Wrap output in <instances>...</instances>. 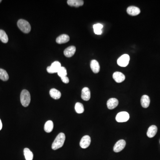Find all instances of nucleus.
<instances>
[{
  "label": "nucleus",
  "instance_id": "9b49d317",
  "mask_svg": "<svg viewBox=\"0 0 160 160\" xmlns=\"http://www.w3.org/2000/svg\"><path fill=\"white\" fill-rule=\"evenodd\" d=\"M118 104V100L115 98H110L107 101V106L109 109H112L115 108Z\"/></svg>",
  "mask_w": 160,
  "mask_h": 160
},
{
  "label": "nucleus",
  "instance_id": "39448f33",
  "mask_svg": "<svg viewBox=\"0 0 160 160\" xmlns=\"http://www.w3.org/2000/svg\"><path fill=\"white\" fill-rule=\"evenodd\" d=\"M129 114L126 112H121L117 113L116 120L118 123H125L129 120Z\"/></svg>",
  "mask_w": 160,
  "mask_h": 160
},
{
  "label": "nucleus",
  "instance_id": "393cba45",
  "mask_svg": "<svg viewBox=\"0 0 160 160\" xmlns=\"http://www.w3.org/2000/svg\"><path fill=\"white\" fill-rule=\"evenodd\" d=\"M75 109L76 112L79 114L82 113L84 112V107L82 104L77 102L75 106Z\"/></svg>",
  "mask_w": 160,
  "mask_h": 160
},
{
  "label": "nucleus",
  "instance_id": "5701e85b",
  "mask_svg": "<svg viewBox=\"0 0 160 160\" xmlns=\"http://www.w3.org/2000/svg\"><path fill=\"white\" fill-rule=\"evenodd\" d=\"M9 78L8 73L5 70L0 69V79L3 81H7Z\"/></svg>",
  "mask_w": 160,
  "mask_h": 160
},
{
  "label": "nucleus",
  "instance_id": "ddd939ff",
  "mask_svg": "<svg viewBox=\"0 0 160 160\" xmlns=\"http://www.w3.org/2000/svg\"><path fill=\"white\" fill-rule=\"evenodd\" d=\"M76 50V49L74 46H70L65 49L64 51V55L67 58H70L74 55L75 53Z\"/></svg>",
  "mask_w": 160,
  "mask_h": 160
},
{
  "label": "nucleus",
  "instance_id": "cd10ccee",
  "mask_svg": "<svg viewBox=\"0 0 160 160\" xmlns=\"http://www.w3.org/2000/svg\"><path fill=\"white\" fill-rule=\"evenodd\" d=\"M2 123L1 122V120L0 119V130L2 129Z\"/></svg>",
  "mask_w": 160,
  "mask_h": 160
},
{
  "label": "nucleus",
  "instance_id": "4468645a",
  "mask_svg": "<svg viewBox=\"0 0 160 160\" xmlns=\"http://www.w3.org/2000/svg\"><path fill=\"white\" fill-rule=\"evenodd\" d=\"M90 67L92 70L94 74H98L99 72L100 66L99 63L96 60H92L90 63Z\"/></svg>",
  "mask_w": 160,
  "mask_h": 160
},
{
  "label": "nucleus",
  "instance_id": "b1692460",
  "mask_svg": "<svg viewBox=\"0 0 160 160\" xmlns=\"http://www.w3.org/2000/svg\"><path fill=\"white\" fill-rule=\"evenodd\" d=\"M0 40L4 43H7L9 40L8 36L5 31L1 29H0Z\"/></svg>",
  "mask_w": 160,
  "mask_h": 160
},
{
  "label": "nucleus",
  "instance_id": "4be33fe9",
  "mask_svg": "<svg viewBox=\"0 0 160 160\" xmlns=\"http://www.w3.org/2000/svg\"><path fill=\"white\" fill-rule=\"evenodd\" d=\"M24 154L26 160H33V155L32 151L29 149L27 148L24 149Z\"/></svg>",
  "mask_w": 160,
  "mask_h": 160
},
{
  "label": "nucleus",
  "instance_id": "9d476101",
  "mask_svg": "<svg viewBox=\"0 0 160 160\" xmlns=\"http://www.w3.org/2000/svg\"><path fill=\"white\" fill-rule=\"evenodd\" d=\"M127 13L129 15L132 16H135L141 13V10L139 8L134 6H130L127 9Z\"/></svg>",
  "mask_w": 160,
  "mask_h": 160
},
{
  "label": "nucleus",
  "instance_id": "a878e982",
  "mask_svg": "<svg viewBox=\"0 0 160 160\" xmlns=\"http://www.w3.org/2000/svg\"><path fill=\"white\" fill-rule=\"evenodd\" d=\"M57 73H58V75L61 78L62 77H66L67 75L66 69L64 67H61Z\"/></svg>",
  "mask_w": 160,
  "mask_h": 160
},
{
  "label": "nucleus",
  "instance_id": "bb28decb",
  "mask_svg": "<svg viewBox=\"0 0 160 160\" xmlns=\"http://www.w3.org/2000/svg\"><path fill=\"white\" fill-rule=\"evenodd\" d=\"M61 79H62L63 82H64V83L67 84L70 82L69 78L67 77V76L62 77V78H61Z\"/></svg>",
  "mask_w": 160,
  "mask_h": 160
},
{
  "label": "nucleus",
  "instance_id": "f03ea898",
  "mask_svg": "<svg viewBox=\"0 0 160 160\" xmlns=\"http://www.w3.org/2000/svg\"><path fill=\"white\" fill-rule=\"evenodd\" d=\"M20 100L21 103L23 106H28L31 101V96L29 92L27 90H23L21 92Z\"/></svg>",
  "mask_w": 160,
  "mask_h": 160
},
{
  "label": "nucleus",
  "instance_id": "c85d7f7f",
  "mask_svg": "<svg viewBox=\"0 0 160 160\" xmlns=\"http://www.w3.org/2000/svg\"><path fill=\"white\" fill-rule=\"evenodd\" d=\"M1 1H1V0H0V3H1Z\"/></svg>",
  "mask_w": 160,
  "mask_h": 160
},
{
  "label": "nucleus",
  "instance_id": "f3484780",
  "mask_svg": "<svg viewBox=\"0 0 160 160\" xmlns=\"http://www.w3.org/2000/svg\"><path fill=\"white\" fill-rule=\"evenodd\" d=\"M150 100L149 96L146 95L142 96L141 100V106L144 108H147L149 106Z\"/></svg>",
  "mask_w": 160,
  "mask_h": 160
},
{
  "label": "nucleus",
  "instance_id": "6ab92c4d",
  "mask_svg": "<svg viewBox=\"0 0 160 160\" xmlns=\"http://www.w3.org/2000/svg\"><path fill=\"white\" fill-rule=\"evenodd\" d=\"M50 94L51 98L55 100L59 99L61 97V92L56 89H51L50 91Z\"/></svg>",
  "mask_w": 160,
  "mask_h": 160
},
{
  "label": "nucleus",
  "instance_id": "6e6552de",
  "mask_svg": "<svg viewBox=\"0 0 160 160\" xmlns=\"http://www.w3.org/2000/svg\"><path fill=\"white\" fill-rule=\"evenodd\" d=\"M90 137L88 135L84 136L80 142V145L82 148L86 149L90 146Z\"/></svg>",
  "mask_w": 160,
  "mask_h": 160
},
{
  "label": "nucleus",
  "instance_id": "7ed1b4c3",
  "mask_svg": "<svg viewBox=\"0 0 160 160\" xmlns=\"http://www.w3.org/2000/svg\"><path fill=\"white\" fill-rule=\"evenodd\" d=\"M17 25L20 30L25 33H28L31 31V25L26 20L20 19L17 21Z\"/></svg>",
  "mask_w": 160,
  "mask_h": 160
},
{
  "label": "nucleus",
  "instance_id": "2eb2a0df",
  "mask_svg": "<svg viewBox=\"0 0 160 160\" xmlns=\"http://www.w3.org/2000/svg\"><path fill=\"white\" fill-rule=\"evenodd\" d=\"M70 37L67 34H62L58 37L56 39V42L59 44L67 43L70 41Z\"/></svg>",
  "mask_w": 160,
  "mask_h": 160
},
{
  "label": "nucleus",
  "instance_id": "423d86ee",
  "mask_svg": "<svg viewBox=\"0 0 160 160\" xmlns=\"http://www.w3.org/2000/svg\"><path fill=\"white\" fill-rule=\"evenodd\" d=\"M62 66L60 62L55 61L47 68V71L50 74H54L58 73V71L60 69Z\"/></svg>",
  "mask_w": 160,
  "mask_h": 160
},
{
  "label": "nucleus",
  "instance_id": "f257e3e1",
  "mask_svg": "<svg viewBox=\"0 0 160 160\" xmlns=\"http://www.w3.org/2000/svg\"><path fill=\"white\" fill-rule=\"evenodd\" d=\"M66 140L65 134L62 133L58 134L52 144V148L54 150H57L62 147Z\"/></svg>",
  "mask_w": 160,
  "mask_h": 160
},
{
  "label": "nucleus",
  "instance_id": "0eeeda50",
  "mask_svg": "<svg viewBox=\"0 0 160 160\" xmlns=\"http://www.w3.org/2000/svg\"><path fill=\"white\" fill-rule=\"evenodd\" d=\"M126 142L124 140H120L116 142L113 147V151L115 153H118L122 151L125 147Z\"/></svg>",
  "mask_w": 160,
  "mask_h": 160
},
{
  "label": "nucleus",
  "instance_id": "20e7f679",
  "mask_svg": "<svg viewBox=\"0 0 160 160\" xmlns=\"http://www.w3.org/2000/svg\"><path fill=\"white\" fill-rule=\"evenodd\" d=\"M130 58L129 55L128 54H123L121 56L117 61V63L120 66L125 67L127 66L129 63Z\"/></svg>",
  "mask_w": 160,
  "mask_h": 160
},
{
  "label": "nucleus",
  "instance_id": "dca6fc26",
  "mask_svg": "<svg viewBox=\"0 0 160 160\" xmlns=\"http://www.w3.org/2000/svg\"><path fill=\"white\" fill-rule=\"evenodd\" d=\"M157 132V128L156 125H151L149 128L147 132V136L149 138L154 137Z\"/></svg>",
  "mask_w": 160,
  "mask_h": 160
},
{
  "label": "nucleus",
  "instance_id": "a211bd4d",
  "mask_svg": "<svg viewBox=\"0 0 160 160\" xmlns=\"http://www.w3.org/2000/svg\"><path fill=\"white\" fill-rule=\"evenodd\" d=\"M67 4L72 7H78L83 5L84 1L82 0H68Z\"/></svg>",
  "mask_w": 160,
  "mask_h": 160
},
{
  "label": "nucleus",
  "instance_id": "1a4fd4ad",
  "mask_svg": "<svg viewBox=\"0 0 160 160\" xmlns=\"http://www.w3.org/2000/svg\"><path fill=\"white\" fill-rule=\"evenodd\" d=\"M112 78L116 82L121 83L123 82L125 79V76L123 73L119 72H116L113 73Z\"/></svg>",
  "mask_w": 160,
  "mask_h": 160
},
{
  "label": "nucleus",
  "instance_id": "f8f14e48",
  "mask_svg": "<svg viewBox=\"0 0 160 160\" xmlns=\"http://www.w3.org/2000/svg\"><path fill=\"white\" fill-rule=\"evenodd\" d=\"M81 97L83 100L86 101H88L90 99V91L88 88L84 87L82 89Z\"/></svg>",
  "mask_w": 160,
  "mask_h": 160
},
{
  "label": "nucleus",
  "instance_id": "aec40b11",
  "mask_svg": "<svg viewBox=\"0 0 160 160\" xmlns=\"http://www.w3.org/2000/svg\"><path fill=\"white\" fill-rule=\"evenodd\" d=\"M54 129V123L52 121H48L45 124L44 130L46 133L51 132Z\"/></svg>",
  "mask_w": 160,
  "mask_h": 160
},
{
  "label": "nucleus",
  "instance_id": "412c9836",
  "mask_svg": "<svg viewBox=\"0 0 160 160\" xmlns=\"http://www.w3.org/2000/svg\"><path fill=\"white\" fill-rule=\"evenodd\" d=\"M103 27V25L100 23L94 25L93 28L95 33L96 35H101L102 33V29Z\"/></svg>",
  "mask_w": 160,
  "mask_h": 160
}]
</instances>
